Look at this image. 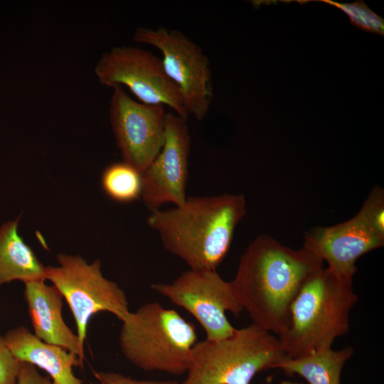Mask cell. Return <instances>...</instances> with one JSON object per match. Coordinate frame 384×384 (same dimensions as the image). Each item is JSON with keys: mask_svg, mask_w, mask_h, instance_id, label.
<instances>
[{"mask_svg": "<svg viewBox=\"0 0 384 384\" xmlns=\"http://www.w3.org/2000/svg\"><path fill=\"white\" fill-rule=\"evenodd\" d=\"M341 9L356 26L369 31H383V21L380 17L370 11L363 4H339L327 1Z\"/></svg>", "mask_w": 384, "mask_h": 384, "instance_id": "cell-18", "label": "cell"}, {"mask_svg": "<svg viewBox=\"0 0 384 384\" xmlns=\"http://www.w3.org/2000/svg\"><path fill=\"white\" fill-rule=\"evenodd\" d=\"M22 362L18 360L0 334V384H16Z\"/></svg>", "mask_w": 384, "mask_h": 384, "instance_id": "cell-19", "label": "cell"}, {"mask_svg": "<svg viewBox=\"0 0 384 384\" xmlns=\"http://www.w3.org/2000/svg\"><path fill=\"white\" fill-rule=\"evenodd\" d=\"M324 262L302 246L295 250L260 235L240 257L230 284L252 323L279 334L288 326L291 305L306 279Z\"/></svg>", "mask_w": 384, "mask_h": 384, "instance_id": "cell-1", "label": "cell"}, {"mask_svg": "<svg viewBox=\"0 0 384 384\" xmlns=\"http://www.w3.org/2000/svg\"><path fill=\"white\" fill-rule=\"evenodd\" d=\"M287 357L277 336L252 323L225 338L196 343L180 384H250Z\"/></svg>", "mask_w": 384, "mask_h": 384, "instance_id": "cell-5", "label": "cell"}, {"mask_svg": "<svg viewBox=\"0 0 384 384\" xmlns=\"http://www.w3.org/2000/svg\"><path fill=\"white\" fill-rule=\"evenodd\" d=\"M112 88L110 119L117 146L123 161L143 173L163 147L167 113L164 105L134 100L122 85Z\"/></svg>", "mask_w": 384, "mask_h": 384, "instance_id": "cell-11", "label": "cell"}, {"mask_svg": "<svg viewBox=\"0 0 384 384\" xmlns=\"http://www.w3.org/2000/svg\"><path fill=\"white\" fill-rule=\"evenodd\" d=\"M24 298L34 335L42 341L60 346L75 354L83 363L84 346L62 316L63 297L45 280L24 283Z\"/></svg>", "mask_w": 384, "mask_h": 384, "instance_id": "cell-13", "label": "cell"}, {"mask_svg": "<svg viewBox=\"0 0 384 384\" xmlns=\"http://www.w3.org/2000/svg\"><path fill=\"white\" fill-rule=\"evenodd\" d=\"M101 185L105 194L113 201L131 203L141 198L142 173L124 161L116 162L103 171Z\"/></svg>", "mask_w": 384, "mask_h": 384, "instance_id": "cell-17", "label": "cell"}, {"mask_svg": "<svg viewBox=\"0 0 384 384\" xmlns=\"http://www.w3.org/2000/svg\"><path fill=\"white\" fill-rule=\"evenodd\" d=\"M97 382L92 384H180L176 380H137L117 372L94 371Z\"/></svg>", "mask_w": 384, "mask_h": 384, "instance_id": "cell-20", "label": "cell"}, {"mask_svg": "<svg viewBox=\"0 0 384 384\" xmlns=\"http://www.w3.org/2000/svg\"><path fill=\"white\" fill-rule=\"evenodd\" d=\"M133 38L161 51L165 73L178 87L188 114L203 119L213 91L210 61L201 48L181 31L164 27L138 28Z\"/></svg>", "mask_w": 384, "mask_h": 384, "instance_id": "cell-8", "label": "cell"}, {"mask_svg": "<svg viewBox=\"0 0 384 384\" xmlns=\"http://www.w3.org/2000/svg\"><path fill=\"white\" fill-rule=\"evenodd\" d=\"M95 73L102 85H124L142 103L166 105L187 121L178 87L166 74L161 59L150 51L133 46L112 48L102 55Z\"/></svg>", "mask_w": 384, "mask_h": 384, "instance_id": "cell-9", "label": "cell"}, {"mask_svg": "<svg viewBox=\"0 0 384 384\" xmlns=\"http://www.w3.org/2000/svg\"><path fill=\"white\" fill-rule=\"evenodd\" d=\"M384 245V192L373 188L360 210L351 219L316 227L304 237L303 247L341 279L353 282L356 262L364 254Z\"/></svg>", "mask_w": 384, "mask_h": 384, "instance_id": "cell-6", "label": "cell"}, {"mask_svg": "<svg viewBox=\"0 0 384 384\" xmlns=\"http://www.w3.org/2000/svg\"><path fill=\"white\" fill-rule=\"evenodd\" d=\"M358 299L353 282L326 267L312 273L291 305L287 328L277 335L287 356L297 358L331 348L348 332L350 313Z\"/></svg>", "mask_w": 384, "mask_h": 384, "instance_id": "cell-3", "label": "cell"}, {"mask_svg": "<svg viewBox=\"0 0 384 384\" xmlns=\"http://www.w3.org/2000/svg\"><path fill=\"white\" fill-rule=\"evenodd\" d=\"M190 150L187 121L167 113L163 147L142 173L141 198L150 211L166 203L181 205L186 199Z\"/></svg>", "mask_w": 384, "mask_h": 384, "instance_id": "cell-12", "label": "cell"}, {"mask_svg": "<svg viewBox=\"0 0 384 384\" xmlns=\"http://www.w3.org/2000/svg\"><path fill=\"white\" fill-rule=\"evenodd\" d=\"M246 214L242 194L190 196L174 208L151 210L146 223L166 250L193 270H216Z\"/></svg>", "mask_w": 384, "mask_h": 384, "instance_id": "cell-2", "label": "cell"}, {"mask_svg": "<svg viewBox=\"0 0 384 384\" xmlns=\"http://www.w3.org/2000/svg\"><path fill=\"white\" fill-rule=\"evenodd\" d=\"M4 337L18 360L44 370L55 384H82L73 370L82 365L75 354L42 341L24 326L9 329Z\"/></svg>", "mask_w": 384, "mask_h": 384, "instance_id": "cell-14", "label": "cell"}, {"mask_svg": "<svg viewBox=\"0 0 384 384\" xmlns=\"http://www.w3.org/2000/svg\"><path fill=\"white\" fill-rule=\"evenodd\" d=\"M19 218L0 227V288L14 280L46 279V267L18 233Z\"/></svg>", "mask_w": 384, "mask_h": 384, "instance_id": "cell-15", "label": "cell"}, {"mask_svg": "<svg viewBox=\"0 0 384 384\" xmlns=\"http://www.w3.org/2000/svg\"><path fill=\"white\" fill-rule=\"evenodd\" d=\"M151 287L192 314L204 329L207 340L230 336L236 328L228 321L226 311L236 316L243 311L230 282L216 270H189L171 283L152 284Z\"/></svg>", "mask_w": 384, "mask_h": 384, "instance_id": "cell-10", "label": "cell"}, {"mask_svg": "<svg viewBox=\"0 0 384 384\" xmlns=\"http://www.w3.org/2000/svg\"><path fill=\"white\" fill-rule=\"evenodd\" d=\"M16 384H55L48 376L42 375L33 364L22 362Z\"/></svg>", "mask_w": 384, "mask_h": 384, "instance_id": "cell-21", "label": "cell"}, {"mask_svg": "<svg viewBox=\"0 0 384 384\" xmlns=\"http://www.w3.org/2000/svg\"><path fill=\"white\" fill-rule=\"evenodd\" d=\"M56 257L58 266L46 267V279L65 299L84 346L91 318L106 311L122 321L130 312L128 300L116 282L103 276L100 260L88 264L80 255L58 254Z\"/></svg>", "mask_w": 384, "mask_h": 384, "instance_id": "cell-7", "label": "cell"}, {"mask_svg": "<svg viewBox=\"0 0 384 384\" xmlns=\"http://www.w3.org/2000/svg\"><path fill=\"white\" fill-rule=\"evenodd\" d=\"M353 353L351 346L339 350L331 348L297 358L287 357L274 369L298 375L309 384H341L343 368Z\"/></svg>", "mask_w": 384, "mask_h": 384, "instance_id": "cell-16", "label": "cell"}, {"mask_svg": "<svg viewBox=\"0 0 384 384\" xmlns=\"http://www.w3.org/2000/svg\"><path fill=\"white\" fill-rule=\"evenodd\" d=\"M279 384H302V383L292 381V380H282Z\"/></svg>", "mask_w": 384, "mask_h": 384, "instance_id": "cell-22", "label": "cell"}, {"mask_svg": "<svg viewBox=\"0 0 384 384\" xmlns=\"http://www.w3.org/2000/svg\"><path fill=\"white\" fill-rule=\"evenodd\" d=\"M122 322L120 348L133 365L175 375L187 372L197 334L176 310L150 302L130 311Z\"/></svg>", "mask_w": 384, "mask_h": 384, "instance_id": "cell-4", "label": "cell"}]
</instances>
